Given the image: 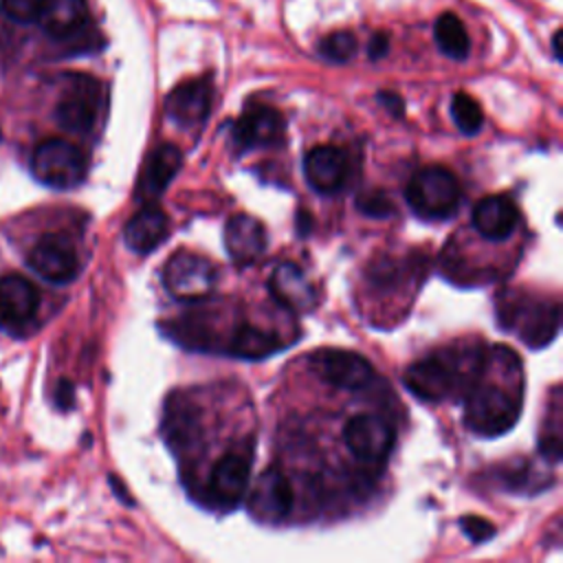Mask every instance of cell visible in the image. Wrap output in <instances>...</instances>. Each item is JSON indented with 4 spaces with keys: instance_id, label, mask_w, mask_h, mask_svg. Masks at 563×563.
Listing matches in <instances>:
<instances>
[{
    "instance_id": "5b68a950",
    "label": "cell",
    "mask_w": 563,
    "mask_h": 563,
    "mask_svg": "<svg viewBox=\"0 0 563 563\" xmlns=\"http://www.w3.org/2000/svg\"><path fill=\"white\" fill-rule=\"evenodd\" d=\"M86 154L64 139H48L40 143L31 158L33 176L53 189L77 187L86 176Z\"/></svg>"
},
{
    "instance_id": "7402d4cb",
    "label": "cell",
    "mask_w": 563,
    "mask_h": 563,
    "mask_svg": "<svg viewBox=\"0 0 563 563\" xmlns=\"http://www.w3.org/2000/svg\"><path fill=\"white\" fill-rule=\"evenodd\" d=\"M183 165V152L172 145L165 143L158 150L152 152V156L147 158L141 180H139V198L143 200H152L156 196L163 194V189L174 180V176L178 174Z\"/></svg>"
},
{
    "instance_id": "d6986e66",
    "label": "cell",
    "mask_w": 563,
    "mask_h": 563,
    "mask_svg": "<svg viewBox=\"0 0 563 563\" xmlns=\"http://www.w3.org/2000/svg\"><path fill=\"white\" fill-rule=\"evenodd\" d=\"M268 290L284 308L292 312H306L317 303L314 286L310 284L306 273L292 262H284L273 271L268 279Z\"/></svg>"
},
{
    "instance_id": "30bf717a",
    "label": "cell",
    "mask_w": 563,
    "mask_h": 563,
    "mask_svg": "<svg viewBox=\"0 0 563 563\" xmlns=\"http://www.w3.org/2000/svg\"><path fill=\"white\" fill-rule=\"evenodd\" d=\"M29 264L42 279L51 284H68L79 273L77 251L70 240L59 233L42 235L29 253Z\"/></svg>"
},
{
    "instance_id": "ffe728a7",
    "label": "cell",
    "mask_w": 563,
    "mask_h": 563,
    "mask_svg": "<svg viewBox=\"0 0 563 563\" xmlns=\"http://www.w3.org/2000/svg\"><path fill=\"white\" fill-rule=\"evenodd\" d=\"M169 233V220L165 211L158 205L147 202L141 207L125 224L123 229V240L134 253H152L158 244L165 242Z\"/></svg>"
},
{
    "instance_id": "9c48e42d",
    "label": "cell",
    "mask_w": 563,
    "mask_h": 563,
    "mask_svg": "<svg viewBox=\"0 0 563 563\" xmlns=\"http://www.w3.org/2000/svg\"><path fill=\"white\" fill-rule=\"evenodd\" d=\"M310 365L323 383L341 389H363L374 380L372 363L350 350H319L310 356Z\"/></svg>"
},
{
    "instance_id": "f546056e",
    "label": "cell",
    "mask_w": 563,
    "mask_h": 563,
    "mask_svg": "<svg viewBox=\"0 0 563 563\" xmlns=\"http://www.w3.org/2000/svg\"><path fill=\"white\" fill-rule=\"evenodd\" d=\"M460 526H462V532H464L473 543H484V541H488V539L495 534V526H493L490 521H486L484 517H477V515L462 517V519H460Z\"/></svg>"
},
{
    "instance_id": "5bb4252c",
    "label": "cell",
    "mask_w": 563,
    "mask_h": 563,
    "mask_svg": "<svg viewBox=\"0 0 563 563\" xmlns=\"http://www.w3.org/2000/svg\"><path fill=\"white\" fill-rule=\"evenodd\" d=\"M231 136L240 150L275 145L284 136V117L271 106H251L233 123Z\"/></svg>"
},
{
    "instance_id": "9a60e30c",
    "label": "cell",
    "mask_w": 563,
    "mask_h": 563,
    "mask_svg": "<svg viewBox=\"0 0 563 563\" xmlns=\"http://www.w3.org/2000/svg\"><path fill=\"white\" fill-rule=\"evenodd\" d=\"M350 161L341 147L317 145L303 158V176L319 194H336L347 183Z\"/></svg>"
},
{
    "instance_id": "cb8c5ba5",
    "label": "cell",
    "mask_w": 563,
    "mask_h": 563,
    "mask_svg": "<svg viewBox=\"0 0 563 563\" xmlns=\"http://www.w3.org/2000/svg\"><path fill=\"white\" fill-rule=\"evenodd\" d=\"M279 347H282V341L273 332H266L251 323L238 325L229 339V354L246 361L266 358L275 354Z\"/></svg>"
},
{
    "instance_id": "d6a6232c",
    "label": "cell",
    "mask_w": 563,
    "mask_h": 563,
    "mask_svg": "<svg viewBox=\"0 0 563 563\" xmlns=\"http://www.w3.org/2000/svg\"><path fill=\"white\" fill-rule=\"evenodd\" d=\"M57 405L64 409L73 407V385L68 380H62L57 387Z\"/></svg>"
},
{
    "instance_id": "f1b7e54d",
    "label": "cell",
    "mask_w": 563,
    "mask_h": 563,
    "mask_svg": "<svg viewBox=\"0 0 563 563\" xmlns=\"http://www.w3.org/2000/svg\"><path fill=\"white\" fill-rule=\"evenodd\" d=\"M44 2L46 0H2V11L13 20V22H20V24H26V22H35L44 9Z\"/></svg>"
},
{
    "instance_id": "83f0119b",
    "label": "cell",
    "mask_w": 563,
    "mask_h": 563,
    "mask_svg": "<svg viewBox=\"0 0 563 563\" xmlns=\"http://www.w3.org/2000/svg\"><path fill=\"white\" fill-rule=\"evenodd\" d=\"M356 209L369 218H387L394 213L389 196L380 189H367L356 198Z\"/></svg>"
},
{
    "instance_id": "4fadbf2b",
    "label": "cell",
    "mask_w": 563,
    "mask_h": 563,
    "mask_svg": "<svg viewBox=\"0 0 563 563\" xmlns=\"http://www.w3.org/2000/svg\"><path fill=\"white\" fill-rule=\"evenodd\" d=\"M251 475V457L244 451H231L222 455L211 471L209 493L213 501L222 508H235L246 490Z\"/></svg>"
},
{
    "instance_id": "2e32d148",
    "label": "cell",
    "mask_w": 563,
    "mask_h": 563,
    "mask_svg": "<svg viewBox=\"0 0 563 563\" xmlns=\"http://www.w3.org/2000/svg\"><path fill=\"white\" fill-rule=\"evenodd\" d=\"M211 110V84L209 79H189L176 86L165 99L167 117L180 128L200 125Z\"/></svg>"
},
{
    "instance_id": "d4e9b609",
    "label": "cell",
    "mask_w": 563,
    "mask_h": 563,
    "mask_svg": "<svg viewBox=\"0 0 563 563\" xmlns=\"http://www.w3.org/2000/svg\"><path fill=\"white\" fill-rule=\"evenodd\" d=\"M433 37H435V44L438 48L451 57V59H464L468 55V48H471V42H468V33L462 24V20L453 13H442L438 20H435V26H433Z\"/></svg>"
},
{
    "instance_id": "4316f807",
    "label": "cell",
    "mask_w": 563,
    "mask_h": 563,
    "mask_svg": "<svg viewBox=\"0 0 563 563\" xmlns=\"http://www.w3.org/2000/svg\"><path fill=\"white\" fill-rule=\"evenodd\" d=\"M319 53L328 62L343 64L356 53V37L350 31H336L319 42Z\"/></svg>"
},
{
    "instance_id": "e0dca14e",
    "label": "cell",
    "mask_w": 563,
    "mask_h": 563,
    "mask_svg": "<svg viewBox=\"0 0 563 563\" xmlns=\"http://www.w3.org/2000/svg\"><path fill=\"white\" fill-rule=\"evenodd\" d=\"M224 249L238 266L255 264L266 251L264 224L246 213L233 216L224 227Z\"/></svg>"
},
{
    "instance_id": "836d02e7",
    "label": "cell",
    "mask_w": 563,
    "mask_h": 563,
    "mask_svg": "<svg viewBox=\"0 0 563 563\" xmlns=\"http://www.w3.org/2000/svg\"><path fill=\"white\" fill-rule=\"evenodd\" d=\"M559 40H561V31H554V35H552V51H554L556 59H561V44H559Z\"/></svg>"
},
{
    "instance_id": "ac0fdd59",
    "label": "cell",
    "mask_w": 563,
    "mask_h": 563,
    "mask_svg": "<svg viewBox=\"0 0 563 563\" xmlns=\"http://www.w3.org/2000/svg\"><path fill=\"white\" fill-rule=\"evenodd\" d=\"M471 222L482 238L499 242L512 235L519 222V209L508 196H486L473 207Z\"/></svg>"
},
{
    "instance_id": "7a4b0ae2",
    "label": "cell",
    "mask_w": 563,
    "mask_h": 563,
    "mask_svg": "<svg viewBox=\"0 0 563 563\" xmlns=\"http://www.w3.org/2000/svg\"><path fill=\"white\" fill-rule=\"evenodd\" d=\"M484 361V352H440L411 363L405 374V387L420 400L440 402L460 387H471Z\"/></svg>"
},
{
    "instance_id": "44dd1931",
    "label": "cell",
    "mask_w": 563,
    "mask_h": 563,
    "mask_svg": "<svg viewBox=\"0 0 563 563\" xmlns=\"http://www.w3.org/2000/svg\"><path fill=\"white\" fill-rule=\"evenodd\" d=\"M163 433L176 451H185L200 438V409L185 394H174L167 400Z\"/></svg>"
},
{
    "instance_id": "3957f363",
    "label": "cell",
    "mask_w": 563,
    "mask_h": 563,
    "mask_svg": "<svg viewBox=\"0 0 563 563\" xmlns=\"http://www.w3.org/2000/svg\"><path fill=\"white\" fill-rule=\"evenodd\" d=\"M409 207L427 220H444L455 213L462 200V189L451 169L429 165L418 169L405 189Z\"/></svg>"
},
{
    "instance_id": "484cf974",
    "label": "cell",
    "mask_w": 563,
    "mask_h": 563,
    "mask_svg": "<svg viewBox=\"0 0 563 563\" xmlns=\"http://www.w3.org/2000/svg\"><path fill=\"white\" fill-rule=\"evenodd\" d=\"M451 117L462 134L473 136L482 130L484 112L482 106L468 92H455L451 99Z\"/></svg>"
},
{
    "instance_id": "4dcf8cb0",
    "label": "cell",
    "mask_w": 563,
    "mask_h": 563,
    "mask_svg": "<svg viewBox=\"0 0 563 563\" xmlns=\"http://www.w3.org/2000/svg\"><path fill=\"white\" fill-rule=\"evenodd\" d=\"M389 44H387V35L385 33H376L372 40H369V46H367V55L372 59H380L385 53H387Z\"/></svg>"
},
{
    "instance_id": "277c9868",
    "label": "cell",
    "mask_w": 563,
    "mask_h": 563,
    "mask_svg": "<svg viewBox=\"0 0 563 563\" xmlns=\"http://www.w3.org/2000/svg\"><path fill=\"white\" fill-rule=\"evenodd\" d=\"M499 321L504 328L515 330L526 345L539 350L559 332V303L508 297L499 303Z\"/></svg>"
},
{
    "instance_id": "8fae6325",
    "label": "cell",
    "mask_w": 563,
    "mask_h": 563,
    "mask_svg": "<svg viewBox=\"0 0 563 563\" xmlns=\"http://www.w3.org/2000/svg\"><path fill=\"white\" fill-rule=\"evenodd\" d=\"M292 499L295 497H292L290 479L284 475V471H279L277 466H271L257 477L249 495V510L260 521L277 523L288 517L292 508Z\"/></svg>"
},
{
    "instance_id": "603a6c76",
    "label": "cell",
    "mask_w": 563,
    "mask_h": 563,
    "mask_svg": "<svg viewBox=\"0 0 563 563\" xmlns=\"http://www.w3.org/2000/svg\"><path fill=\"white\" fill-rule=\"evenodd\" d=\"M37 20L51 37L70 40L88 26V9L84 0H46Z\"/></svg>"
},
{
    "instance_id": "8992f818",
    "label": "cell",
    "mask_w": 563,
    "mask_h": 563,
    "mask_svg": "<svg viewBox=\"0 0 563 563\" xmlns=\"http://www.w3.org/2000/svg\"><path fill=\"white\" fill-rule=\"evenodd\" d=\"M103 103L101 84L88 75H70L55 106L57 123L75 134H86L95 128Z\"/></svg>"
},
{
    "instance_id": "6da1fadb",
    "label": "cell",
    "mask_w": 563,
    "mask_h": 563,
    "mask_svg": "<svg viewBox=\"0 0 563 563\" xmlns=\"http://www.w3.org/2000/svg\"><path fill=\"white\" fill-rule=\"evenodd\" d=\"M515 374H521V367L512 369L504 380L497 372L490 374L486 361H482L464 402V422L468 431L482 438H497L515 427L523 398L521 378L515 383L510 380Z\"/></svg>"
},
{
    "instance_id": "ba28073f",
    "label": "cell",
    "mask_w": 563,
    "mask_h": 563,
    "mask_svg": "<svg viewBox=\"0 0 563 563\" xmlns=\"http://www.w3.org/2000/svg\"><path fill=\"white\" fill-rule=\"evenodd\" d=\"M343 440L358 462L380 464L394 449L396 431L394 424L380 416L356 413L345 422Z\"/></svg>"
},
{
    "instance_id": "52a82bcc",
    "label": "cell",
    "mask_w": 563,
    "mask_h": 563,
    "mask_svg": "<svg viewBox=\"0 0 563 563\" xmlns=\"http://www.w3.org/2000/svg\"><path fill=\"white\" fill-rule=\"evenodd\" d=\"M216 282L218 271L213 262L191 251L174 253L163 268V284L167 292L183 301L205 299L216 288Z\"/></svg>"
},
{
    "instance_id": "7c38bea8",
    "label": "cell",
    "mask_w": 563,
    "mask_h": 563,
    "mask_svg": "<svg viewBox=\"0 0 563 563\" xmlns=\"http://www.w3.org/2000/svg\"><path fill=\"white\" fill-rule=\"evenodd\" d=\"M40 292L20 273L0 277V330H22L37 312Z\"/></svg>"
},
{
    "instance_id": "1f68e13d",
    "label": "cell",
    "mask_w": 563,
    "mask_h": 563,
    "mask_svg": "<svg viewBox=\"0 0 563 563\" xmlns=\"http://www.w3.org/2000/svg\"><path fill=\"white\" fill-rule=\"evenodd\" d=\"M378 101L385 103V108H387L394 117H400V114L405 112L402 99H400L398 95H394V92H380V95H378Z\"/></svg>"
}]
</instances>
